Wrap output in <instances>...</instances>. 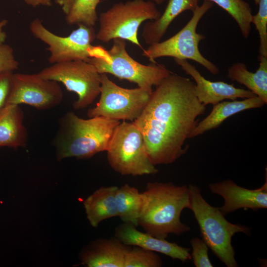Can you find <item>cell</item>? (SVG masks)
<instances>
[{"label":"cell","mask_w":267,"mask_h":267,"mask_svg":"<svg viewBox=\"0 0 267 267\" xmlns=\"http://www.w3.org/2000/svg\"><path fill=\"white\" fill-rule=\"evenodd\" d=\"M205 110L189 78L171 73L156 87L143 112L133 121L154 165L172 164L185 154L188 146L183 147L184 143Z\"/></svg>","instance_id":"cell-1"},{"label":"cell","mask_w":267,"mask_h":267,"mask_svg":"<svg viewBox=\"0 0 267 267\" xmlns=\"http://www.w3.org/2000/svg\"><path fill=\"white\" fill-rule=\"evenodd\" d=\"M142 208L139 225L154 237L166 239L169 234L181 235L190 227L180 219L182 211L189 208L188 185L172 182H148L141 192Z\"/></svg>","instance_id":"cell-2"},{"label":"cell","mask_w":267,"mask_h":267,"mask_svg":"<svg viewBox=\"0 0 267 267\" xmlns=\"http://www.w3.org/2000/svg\"><path fill=\"white\" fill-rule=\"evenodd\" d=\"M120 122L103 117L84 119L73 112L64 113L52 141L58 161L68 158L89 159L106 151Z\"/></svg>","instance_id":"cell-3"},{"label":"cell","mask_w":267,"mask_h":267,"mask_svg":"<svg viewBox=\"0 0 267 267\" xmlns=\"http://www.w3.org/2000/svg\"><path fill=\"white\" fill-rule=\"evenodd\" d=\"M191 210L199 225L202 239L213 253L226 267H237L231 238L242 232L249 236L251 228L227 221L219 207L209 204L195 185H188Z\"/></svg>","instance_id":"cell-4"},{"label":"cell","mask_w":267,"mask_h":267,"mask_svg":"<svg viewBox=\"0 0 267 267\" xmlns=\"http://www.w3.org/2000/svg\"><path fill=\"white\" fill-rule=\"evenodd\" d=\"M88 62L100 74H110L151 92L153 86H158L171 74L164 65L155 62L144 65L135 60L127 52L126 41L120 38L113 40L108 50L103 48L99 56L92 57Z\"/></svg>","instance_id":"cell-5"},{"label":"cell","mask_w":267,"mask_h":267,"mask_svg":"<svg viewBox=\"0 0 267 267\" xmlns=\"http://www.w3.org/2000/svg\"><path fill=\"white\" fill-rule=\"evenodd\" d=\"M161 12L151 0H131L114 3L100 13L96 39L103 43L120 38L141 47L138 39L140 25L160 17Z\"/></svg>","instance_id":"cell-6"},{"label":"cell","mask_w":267,"mask_h":267,"mask_svg":"<svg viewBox=\"0 0 267 267\" xmlns=\"http://www.w3.org/2000/svg\"><path fill=\"white\" fill-rule=\"evenodd\" d=\"M106 152L110 166L122 175L141 176L159 172L151 162L143 135L133 122L120 123Z\"/></svg>","instance_id":"cell-7"},{"label":"cell","mask_w":267,"mask_h":267,"mask_svg":"<svg viewBox=\"0 0 267 267\" xmlns=\"http://www.w3.org/2000/svg\"><path fill=\"white\" fill-rule=\"evenodd\" d=\"M214 3L204 0L201 5L192 11L193 15L187 24L170 38L149 45L142 55L151 61L163 57L174 59L193 60L200 64L214 75L219 72L218 67L202 55L199 49L200 42L205 38L196 32L197 25L203 16L213 6Z\"/></svg>","instance_id":"cell-8"},{"label":"cell","mask_w":267,"mask_h":267,"mask_svg":"<svg viewBox=\"0 0 267 267\" xmlns=\"http://www.w3.org/2000/svg\"><path fill=\"white\" fill-rule=\"evenodd\" d=\"M100 98L87 112L88 118L103 117L115 120L134 121L142 113L152 92L137 87L126 89L100 74Z\"/></svg>","instance_id":"cell-9"},{"label":"cell","mask_w":267,"mask_h":267,"mask_svg":"<svg viewBox=\"0 0 267 267\" xmlns=\"http://www.w3.org/2000/svg\"><path fill=\"white\" fill-rule=\"evenodd\" d=\"M66 37L57 35L47 29L39 18L30 23L32 35L48 47L50 52L48 60L50 64L73 61L89 60L94 57L97 46L91 43L96 39L93 27L83 24Z\"/></svg>","instance_id":"cell-10"},{"label":"cell","mask_w":267,"mask_h":267,"mask_svg":"<svg viewBox=\"0 0 267 267\" xmlns=\"http://www.w3.org/2000/svg\"><path fill=\"white\" fill-rule=\"evenodd\" d=\"M37 74L43 78L62 83L67 90L75 93L78 98L72 106L76 110L88 107L100 94V74L88 61L73 60L55 63Z\"/></svg>","instance_id":"cell-11"},{"label":"cell","mask_w":267,"mask_h":267,"mask_svg":"<svg viewBox=\"0 0 267 267\" xmlns=\"http://www.w3.org/2000/svg\"><path fill=\"white\" fill-rule=\"evenodd\" d=\"M63 99L59 83L38 74L13 73L6 104H27L39 110L59 106Z\"/></svg>","instance_id":"cell-12"},{"label":"cell","mask_w":267,"mask_h":267,"mask_svg":"<svg viewBox=\"0 0 267 267\" xmlns=\"http://www.w3.org/2000/svg\"><path fill=\"white\" fill-rule=\"evenodd\" d=\"M267 168L266 182L261 187L249 189L241 187L231 180L211 183L208 187L214 194L221 195L223 205L219 207L223 215L241 208L258 210L267 208Z\"/></svg>","instance_id":"cell-13"},{"label":"cell","mask_w":267,"mask_h":267,"mask_svg":"<svg viewBox=\"0 0 267 267\" xmlns=\"http://www.w3.org/2000/svg\"><path fill=\"white\" fill-rule=\"evenodd\" d=\"M185 73L195 81V91L199 101L205 106L215 105L225 99L247 98L256 95L249 90L235 88L222 81L212 82L201 75L196 67L187 60L174 59Z\"/></svg>","instance_id":"cell-14"},{"label":"cell","mask_w":267,"mask_h":267,"mask_svg":"<svg viewBox=\"0 0 267 267\" xmlns=\"http://www.w3.org/2000/svg\"><path fill=\"white\" fill-rule=\"evenodd\" d=\"M114 236L123 244L138 246L169 256L173 260L186 262L191 260L190 249L181 247L166 239H161L145 232L140 231L134 225L123 222L116 226Z\"/></svg>","instance_id":"cell-15"},{"label":"cell","mask_w":267,"mask_h":267,"mask_svg":"<svg viewBox=\"0 0 267 267\" xmlns=\"http://www.w3.org/2000/svg\"><path fill=\"white\" fill-rule=\"evenodd\" d=\"M131 246L115 237L97 239L81 252V264L88 267H124L126 254Z\"/></svg>","instance_id":"cell-16"},{"label":"cell","mask_w":267,"mask_h":267,"mask_svg":"<svg viewBox=\"0 0 267 267\" xmlns=\"http://www.w3.org/2000/svg\"><path fill=\"white\" fill-rule=\"evenodd\" d=\"M265 104V102L256 95L242 100L222 101L213 105L209 114L198 122L191 133L189 138L218 128L227 118L239 112L248 109L261 108Z\"/></svg>","instance_id":"cell-17"},{"label":"cell","mask_w":267,"mask_h":267,"mask_svg":"<svg viewBox=\"0 0 267 267\" xmlns=\"http://www.w3.org/2000/svg\"><path fill=\"white\" fill-rule=\"evenodd\" d=\"M28 140L22 109L18 105L6 104L0 109V147L24 148Z\"/></svg>","instance_id":"cell-18"},{"label":"cell","mask_w":267,"mask_h":267,"mask_svg":"<svg viewBox=\"0 0 267 267\" xmlns=\"http://www.w3.org/2000/svg\"><path fill=\"white\" fill-rule=\"evenodd\" d=\"M198 2L199 0H168L160 17L144 25L142 32L144 42L150 45L160 42L174 19L185 11H194L198 6Z\"/></svg>","instance_id":"cell-19"},{"label":"cell","mask_w":267,"mask_h":267,"mask_svg":"<svg viewBox=\"0 0 267 267\" xmlns=\"http://www.w3.org/2000/svg\"><path fill=\"white\" fill-rule=\"evenodd\" d=\"M117 186H101L84 201L87 218L93 227L103 221L118 217L115 202Z\"/></svg>","instance_id":"cell-20"},{"label":"cell","mask_w":267,"mask_h":267,"mask_svg":"<svg viewBox=\"0 0 267 267\" xmlns=\"http://www.w3.org/2000/svg\"><path fill=\"white\" fill-rule=\"evenodd\" d=\"M258 59L259 67L255 72L248 71L244 63L237 62L228 69L227 77L231 81L246 86L267 104V57L259 56Z\"/></svg>","instance_id":"cell-21"},{"label":"cell","mask_w":267,"mask_h":267,"mask_svg":"<svg viewBox=\"0 0 267 267\" xmlns=\"http://www.w3.org/2000/svg\"><path fill=\"white\" fill-rule=\"evenodd\" d=\"M118 217L123 222L137 227L142 208V197L138 189L128 184L118 187L115 194Z\"/></svg>","instance_id":"cell-22"},{"label":"cell","mask_w":267,"mask_h":267,"mask_svg":"<svg viewBox=\"0 0 267 267\" xmlns=\"http://www.w3.org/2000/svg\"><path fill=\"white\" fill-rule=\"evenodd\" d=\"M216 3L230 15L238 24L242 36L247 39L251 30L252 8L243 0H208Z\"/></svg>","instance_id":"cell-23"},{"label":"cell","mask_w":267,"mask_h":267,"mask_svg":"<svg viewBox=\"0 0 267 267\" xmlns=\"http://www.w3.org/2000/svg\"><path fill=\"white\" fill-rule=\"evenodd\" d=\"M100 0H76L68 13L66 21L69 25L83 24L94 27L98 16L96 7Z\"/></svg>","instance_id":"cell-24"},{"label":"cell","mask_w":267,"mask_h":267,"mask_svg":"<svg viewBox=\"0 0 267 267\" xmlns=\"http://www.w3.org/2000/svg\"><path fill=\"white\" fill-rule=\"evenodd\" d=\"M162 261L156 252L138 246H131L127 251L124 267H160Z\"/></svg>","instance_id":"cell-25"},{"label":"cell","mask_w":267,"mask_h":267,"mask_svg":"<svg viewBox=\"0 0 267 267\" xmlns=\"http://www.w3.org/2000/svg\"><path fill=\"white\" fill-rule=\"evenodd\" d=\"M258 5V12L252 15L251 23L260 37L259 56L267 57V0H260Z\"/></svg>","instance_id":"cell-26"},{"label":"cell","mask_w":267,"mask_h":267,"mask_svg":"<svg viewBox=\"0 0 267 267\" xmlns=\"http://www.w3.org/2000/svg\"><path fill=\"white\" fill-rule=\"evenodd\" d=\"M192 247L191 255L193 263L196 267H213L209 256V247L202 239L194 237L190 240Z\"/></svg>","instance_id":"cell-27"},{"label":"cell","mask_w":267,"mask_h":267,"mask_svg":"<svg viewBox=\"0 0 267 267\" xmlns=\"http://www.w3.org/2000/svg\"><path fill=\"white\" fill-rule=\"evenodd\" d=\"M19 65L14 55L13 48L7 44H0V74L13 73L18 68Z\"/></svg>","instance_id":"cell-28"},{"label":"cell","mask_w":267,"mask_h":267,"mask_svg":"<svg viewBox=\"0 0 267 267\" xmlns=\"http://www.w3.org/2000/svg\"><path fill=\"white\" fill-rule=\"evenodd\" d=\"M13 73L9 72L0 74V109L6 105L11 89Z\"/></svg>","instance_id":"cell-29"},{"label":"cell","mask_w":267,"mask_h":267,"mask_svg":"<svg viewBox=\"0 0 267 267\" xmlns=\"http://www.w3.org/2000/svg\"><path fill=\"white\" fill-rule=\"evenodd\" d=\"M75 1L76 0H56L55 2L61 7L64 14L67 15Z\"/></svg>","instance_id":"cell-30"},{"label":"cell","mask_w":267,"mask_h":267,"mask_svg":"<svg viewBox=\"0 0 267 267\" xmlns=\"http://www.w3.org/2000/svg\"><path fill=\"white\" fill-rule=\"evenodd\" d=\"M28 5L32 7H36L40 5L50 6L52 5L51 0H23Z\"/></svg>","instance_id":"cell-31"},{"label":"cell","mask_w":267,"mask_h":267,"mask_svg":"<svg viewBox=\"0 0 267 267\" xmlns=\"http://www.w3.org/2000/svg\"><path fill=\"white\" fill-rule=\"evenodd\" d=\"M7 23V21L5 19L0 20V44L4 43L6 39V34L3 31V28Z\"/></svg>","instance_id":"cell-32"},{"label":"cell","mask_w":267,"mask_h":267,"mask_svg":"<svg viewBox=\"0 0 267 267\" xmlns=\"http://www.w3.org/2000/svg\"><path fill=\"white\" fill-rule=\"evenodd\" d=\"M154 2L156 4L160 5L163 3L166 0H151Z\"/></svg>","instance_id":"cell-33"},{"label":"cell","mask_w":267,"mask_h":267,"mask_svg":"<svg viewBox=\"0 0 267 267\" xmlns=\"http://www.w3.org/2000/svg\"><path fill=\"white\" fill-rule=\"evenodd\" d=\"M254 1L256 5H258L260 0H254Z\"/></svg>","instance_id":"cell-34"}]
</instances>
